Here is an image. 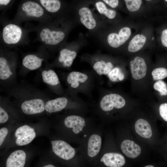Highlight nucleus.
<instances>
[{
  "label": "nucleus",
  "instance_id": "obj_37",
  "mask_svg": "<svg viewBox=\"0 0 167 167\" xmlns=\"http://www.w3.org/2000/svg\"><path fill=\"white\" fill-rule=\"evenodd\" d=\"M154 166L153 165H148L145 166V167H154Z\"/></svg>",
  "mask_w": 167,
  "mask_h": 167
},
{
  "label": "nucleus",
  "instance_id": "obj_35",
  "mask_svg": "<svg viewBox=\"0 0 167 167\" xmlns=\"http://www.w3.org/2000/svg\"><path fill=\"white\" fill-rule=\"evenodd\" d=\"M11 0H0V5H7L10 2Z\"/></svg>",
  "mask_w": 167,
  "mask_h": 167
},
{
  "label": "nucleus",
  "instance_id": "obj_10",
  "mask_svg": "<svg viewBox=\"0 0 167 167\" xmlns=\"http://www.w3.org/2000/svg\"><path fill=\"white\" fill-rule=\"evenodd\" d=\"M21 109L25 113L32 115L41 113L45 109L44 101L40 99H35L24 101Z\"/></svg>",
  "mask_w": 167,
  "mask_h": 167
},
{
  "label": "nucleus",
  "instance_id": "obj_3",
  "mask_svg": "<svg viewBox=\"0 0 167 167\" xmlns=\"http://www.w3.org/2000/svg\"><path fill=\"white\" fill-rule=\"evenodd\" d=\"M126 104L124 99L121 95L112 93L104 96L99 103L100 112L98 113L97 118L100 122L109 112L114 109H121Z\"/></svg>",
  "mask_w": 167,
  "mask_h": 167
},
{
  "label": "nucleus",
  "instance_id": "obj_31",
  "mask_svg": "<svg viewBox=\"0 0 167 167\" xmlns=\"http://www.w3.org/2000/svg\"><path fill=\"white\" fill-rule=\"evenodd\" d=\"M9 118L8 115L5 111L1 107H0V123L6 122Z\"/></svg>",
  "mask_w": 167,
  "mask_h": 167
},
{
  "label": "nucleus",
  "instance_id": "obj_17",
  "mask_svg": "<svg viewBox=\"0 0 167 167\" xmlns=\"http://www.w3.org/2000/svg\"><path fill=\"white\" fill-rule=\"evenodd\" d=\"M146 38L142 34H137L134 36L129 42L128 51L130 52L134 53L140 50L145 45Z\"/></svg>",
  "mask_w": 167,
  "mask_h": 167
},
{
  "label": "nucleus",
  "instance_id": "obj_29",
  "mask_svg": "<svg viewBox=\"0 0 167 167\" xmlns=\"http://www.w3.org/2000/svg\"><path fill=\"white\" fill-rule=\"evenodd\" d=\"M153 87L155 90L159 92L161 96L167 95V85L164 81L157 80L155 83Z\"/></svg>",
  "mask_w": 167,
  "mask_h": 167
},
{
  "label": "nucleus",
  "instance_id": "obj_7",
  "mask_svg": "<svg viewBox=\"0 0 167 167\" xmlns=\"http://www.w3.org/2000/svg\"><path fill=\"white\" fill-rule=\"evenodd\" d=\"M131 30L130 28L125 27L120 29L118 34L112 33L107 37L108 44L111 47L117 48L123 44L130 38Z\"/></svg>",
  "mask_w": 167,
  "mask_h": 167
},
{
  "label": "nucleus",
  "instance_id": "obj_38",
  "mask_svg": "<svg viewBox=\"0 0 167 167\" xmlns=\"http://www.w3.org/2000/svg\"><path fill=\"white\" fill-rule=\"evenodd\" d=\"M146 0L148 1H150V0Z\"/></svg>",
  "mask_w": 167,
  "mask_h": 167
},
{
  "label": "nucleus",
  "instance_id": "obj_34",
  "mask_svg": "<svg viewBox=\"0 0 167 167\" xmlns=\"http://www.w3.org/2000/svg\"><path fill=\"white\" fill-rule=\"evenodd\" d=\"M107 4L113 8L116 7L119 3L118 0H103Z\"/></svg>",
  "mask_w": 167,
  "mask_h": 167
},
{
  "label": "nucleus",
  "instance_id": "obj_6",
  "mask_svg": "<svg viewBox=\"0 0 167 167\" xmlns=\"http://www.w3.org/2000/svg\"><path fill=\"white\" fill-rule=\"evenodd\" d=\"M22 35L21 28L14 24H8L3 29V39L4 42L8 44H15L18 42Z\"/></svg>",
  "mask_w": 167,
  "mask_h": 167
},
{
  "label": "nucleus",
  "instance_id": "obj_27",
  "mask_svg": "<svg viewBox=\"0 0 167 167\" xmlns=\"http://www.w3.org/2000/svg\"><path fill=\"white\" fill-rule=\"evenodd\" d=\"M154 80H161L167 77V69L164 67H159L154 69L152 72Z\"/></svg>",
  "mask_w": 167,
  "mask_h": 167
},
{
  "label": "nucleus",
  "instance_id": "obj_30",
  "mask_svg": "<svg viewBox=\"0 0 167 167\" xmlns=\"http://www.w3.org/2000/svg\"><path fill=\"white\" fill-rule=\"evenodd\" d=\"M159 111L161 116L165 121L167 122V103L161 104Z\"/></svg>",
  "mask_w": 167,
  "mask_h": 167
},
{
  "label": "nucleus",
  "instance_id": "obj_14",
  "mask_svg": "<svg viewBox=\"0 0 167 167\" xmlns=\"http://www.w3.org/2000/svg\"><path fill=\"white\" fill-rule=\"evenodd\" d=\"M23 11L28 16L39 18L43 15L44 11L42 7L38 3L32 1L27 2L22 5Z\"/></svg>",
  "mask_w": 167,
  "mask_h": 167
},
{
  "label": "nucleus",
  "instance_id": "obj_13",
  "mask_svg": "<svg viewBox=\"0 0 167 167\" xmlns=\"http://www.w3.org/2000/svg\"><path fill=\"white\" fill-rule=\"evenodd\" d=\"M68 102L67 99L61 97L48 101L45 105V110L49 113L60 111L67 106Z\"/></svg>",
  "mask_w": 167,
  "mask_h": 167
},
{
  "label": "nucleus",
  "instance_id": "obj_5",
  "mask_svg": "<svg viewBox=\"0 0 167 167\" xmlns=\"http://www.w3.org/2000/svg\"><path fill=\"white\" fill-rule=\"evenodd\" d=\"M16 138L15 143L18 146H22L31 143L36 136L33 129L29 126L25 125L18 128L15 133Z\"/></svg>",
  "mask_w": 167,
  "mask_h": 167
},
{
  "label": "nucleus",
  "instance_id": "obj_25",
  "mask_svg": "<svg viewBox=\"0 0 167 167\" xmlns=\"http://www.w3.org/2000/svg\"><path fill=\"white\" fill-rule=\"evenodd\" d=\"M96 7L99 12L105 15L109 19H113L116 15V12L114 10L107 8L105 5L101 2H98L96 3Z\"/></svg>",
  "mask_w": 167,
  "mask_h": 167
},
{
  "label": "nucleus",
  "instance_id": "obj_15",
  "mask_svg": "<svg viewBox=\"0 0 167 167\" xmlns=\"http://www.w3.org/2000/svg\"><path fill=\"white\" fill-rule=\"evenodd\" d=\"M79 14L81 22L86 28L92 29L95 28L96 22L90 9L86 7L82 8Z\"/></svg>",
  "mask_w": 167,
  "mask_h": 167
},
{
  "label": "nucleus",
  "instance_id": "obj_22",
  "mask_svg": "<svg viewBox=\"0 0 167 167\" xmlns=\"http://www.w3.org/2000/svg\"><path fill=\"white\" fill-rule=\"evenodd\" d=\"M113 67V66L111 62L106 63L103 61L96 62L93 66V69L99 75H108Z\"/></svg>",
  "mask_w": 167,
  "mask_h": 167
},
{
  "label": "nucleus",
  "instance_id": "obj_8",
  "mask_svg": "<svg viewBox=\"0 0 167 167\" xmlns=\"http://www.w3.org/2000/svg\"><path fill=\"white\" fill-rule=\"evenodd\" d=\"M130 70L132 78L139 80L143 78L146 75L147 66L142 58L137 56L130 63Z\"/></svg>",
  "mask_w": 167,
  "mask_h": 167
},
{
  "label": "nucleus",
  "instance_id": "obj_11",
  "mask_svg": "<svg viewBox=\"0 0 167 167\" xmlns=\"http://www.w3.org/2000/svg\"><path fill=\"white\" fill-rule=\"evenodd\" d=\"M120 148L126 156L131 158H136L141 152L140 147L134 141L130 140H123L121 143Z\"/></svg>",
  "mask_w": 167,
  "mask_h": 167
},
{
  "label": "nucleus",
  "instance_id": "obj_24",
  "mask_svg": "<svg viewBox=\"0 0 167 167\" xmlns=\"http://www.w3.org/2000/svg\"><path fill=\"white\" fill-rule=\"evenodd\" d=\"M12 74L6 59L4 58H0V79L5 80L8 79Z\"/></svg>",
  "mask_w": 167,
  "mask_h": 167
},
{
  "label": "nucleus",
  "instance_id": "obj_21",
  "mask_svg": "<svg viewBox=\"0 0 167 167\" xmlns=\"http://www.w3.org/2000/svg\"><path fill=\"white\" fill-rule=\"evenodd\" d=\"M43 81L49 85L54 86L60 83L58 78L53 70L44 71L41 73Z\"/></svg>",
  "mask_w": 167,
  "mask_h": 167
},
{
  "label": "nucleus",
  "instance_id": "obj_28",
  "mask_svg": "<svg viewBox=\"0 0 167 167\" xmlns=\"http://www.w3.org/2000/svg\"><path fill=\"white\" fill-rule=\"evenodd\" d=\"M128 10L131 12L138 11L141 7L142 0H124Z\"/></svg>",
  "mask_w": 167,
  "mask_h": 167
},
{
  "label": "nucleus",
  "instance_id": "obj_32",
  "mask_svg": "<svg viewBox=\"0 0 167 167\" xmlns=\"http://www.w3.org/2000/svg\"><path fill=\"white\" fill-rule=\"evenodd\" d=\"M8 132V130L5 127H2L0 129V146H1L5 139Z\"/></svg>",
  "mask_w": 167,
  "mask_h": 167
},
{
  "label": "nucleus",
  "instance_id": "obj_39",
  "mask_svg": "<svg viewBox=\"0 0 167 167\" xmlns=\"http://www.w3.org/2000/svg\"><path fill=\"white\" fill-rule=\"evenodd\" d=\"M167 2V0H165Z\"/></svg>",
  "mask_w": 167,
  "mask_h": 167
},
{
  "label": "nucleus",
  "instance_id": "obj_9",
  "mask_svg": "<svg viewBox=\"0 0 167 167\" xmlns=\"http://www.w3.org/2000/svg\"><path fill=\"white\" fill-rule=\"evenodd\" d=\"M40 35L42 41L46 44L51 45L58 44L64 39L65 36L62 32L51 31L47 28L42 29Z\"/></svg>",
  "mask_w": 167,
  "mask_h": 167
},
{
  "label": "nucleus",
  "instance_id": "obj_36",
  "mask_svg": "<svg viewBox=\"0 0 167 167\" xmlns=\"http://www.w3.org/2000/svg\"><path fill=\"white\" fill-rule=\"evenodd\" d=\"M56 166L52 164H49L44 166V167H55Z\"/></svg>",
  "mask_w": 167,
  "mask_h": 167
},
{
  "label": "nucleus",
  "instance_id": "obj_16",
  "mask_svg": "<svg viewBox=\"0 0 167 167\" xmlns=\"http://www.w3.org/2000/svg\"><path fill=\"white\" fill-rule=\"evenodd\" d=\"M136 132L140 136L144 138H149L152 135V131L149 123L143 119H138L135 124Z\"/></svg>",
  "mask_w": 167,
  "mask_h": 167
},
{
  "label": "nucleus",
  "instance_id": "obj_20",
  "mask_svg": "<svg viewBox=\"0 0 167 167\" xmlns=\"http://www.w3.org/2000/svg\"><path fill=\"white\" fill-rule=\"evenodd\" d=\"M88 79V76L85 74L76 71L70 73L67 77V83L71 84V87L73 88L78 87L79 82L84 83Z\"/></svg>",
  "mask_w": 167,
  "mask_h": 167
},
{
  "label": "nucleus",
  "instance_id": "obj_4",
  "mask_svg": "<svg viewBox=\"0 0 167 167\" xmlns=\"http://www.w3.org/2000/svg\"><path fill=\"white\" fill-rule=\"evenodd\" d=\"M125 162L124 157L120 153L116 152L106 153L99 155L96 167H121Z\"/></svg>",
  "mask_w": 167,
  "mask_h": 167
},
{
  "label": "nucleus",
  "instance_id": "obj_26",
  "mask_svg": "<svg viewBox=\"0 0 167 167\" xmlns=\"http://www.w3.org/2000/svg\"><path fill=\"white\" fill-rule=\"evenodd\" d=\"M108 76L111 81L114 82L122 81L125 77L120 69L118 67L113 69L108 74Z\"/></svg>",
  "mask_w": 167,
  "mask_h": 167
},
{
  "label": "nucleus",
  "instance_id": "obj_33",
  "mask_svg": "<svg viewBox=\"0 0 167 167\" xmlns=\"http://www.w3.org/2000/svg\"><path fill=\"white\" fill-rule=\"evenodd\" d=\"M161 40L162 45L164 47H167V28L163 31Z\"/></svg>",
  "mask_w": 167,
  "mask_h": 167
},
{
  "label": "nucleus",
  "instance_id": "obj_12",
  "mask_svg": "<svg viewBox=\"0 0 167 167\" xmlns=\"http://www.w3.org/2000/svg\"><path fill=\"white\" fill-rule=\"evenodd\" d=\"M26 155L22 150H18L12 152L6 161L7 167H23L25 164Z\"/></svg>",
  "mask_w": 167,
  "mask_h": 167
},
{
  "label": "nucleus",
  "instance_id": "obj_18",
  "mask_svg": "<svg viewBox=\"0 0 167 167\" xmlns=\"http://www.w3.org/2000/svg\"><path fill=\"white\" fill-rule=\"evenodd\" d=\"M43 59L36 55L28 54L25 56L22 61L23 65L27 68L31 70L39 68L41 65Z\"/></svg>",
  "mask_w": 167,
  "mask_h": 167
},
{
  "label": "nucleus",
  "instance_id": "obj_23",
  "mask_svg": "<svg viewBox=\"0 0 167 167\" xmlns=\"http://www.w3.org/2000/svg\"><path fill=\"white\" fill-rule=\"evenodd\" d=\"M42 5L48 11L54 13L58 11L61 7L58 0H40Z\"/></svg>",
  "mask_w": 167,
  "mask_h": 167
},
{
  "label": "nucleus",
  "instance_id": "obj_1",
  "mask_svg": "<svg viewBox=\"0 0 167 167\" xmlns=\"http://www.w3.org/2000/svg\"><path fill=\"white\" fill-rule=\"evenodd\" d=\"M103 124H98L77 147L84 167H95L103 143Z\"/></svg>",
  "mask_w": 167,
  "mask_h": 167
},
{
  "label": "nucleus",
  "instance_id": "obj_2",
  "mask_svg": "<svg viewBox=\"0 0 167 167\" xmlns=\"http://www.w3.org/2000/svg\"><path fill=\"white\" fill-rule=\"evenodd\" d=\"M53 152L61 160L69 161L72 166L84 167L77 148H74L66 141L56 140L51 141Z\"/></svg>",
  "mask_w": 167,
  "mask_h": 167
},
{
  "label": "nucleus",
  "instance_id": "obj_19",
  "mask_svg": "<svg viewBox=\"0 0 167 167\" xmlns=\"http://www.w3.org/2000/svg\"><path fill=\"white\" fill-rule=\"evenodd\" d=\"M76 53L75 51L66 49H63L60 52L59 61L63 63L64 66L70 67L72 64L73 60L76 57Z\"/></svg>",
  "mask_w": 167,
  "mask_h": 167
}]
</instances>
